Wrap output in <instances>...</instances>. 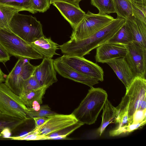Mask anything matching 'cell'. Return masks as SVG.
<instances>
[{
    "mask_svg": "<svg viewBox=\"0 0 146 146\" xmlns=\"http://www.w3.org/2000/svg\"><path fill=\"white\" fill-rule=\"evenodd\" d=\"M125 22L124 19L117 17L110 23L88 38L80 40L70 38L68 41L59 45V49L64 54L84 56L106 43Z\"/></svg>",
    "mask_w": 146,
    "mask_h": 146,
    "instance_id": "cell-1",
    "label": "cell"
},
{
    "mask_svg": "<svg viewBox=\"0 0 146 146\" xmlns=\"http://www.w3.org/2000/svg\"><path fill=\"white\" fill-rule=\"evenodd\" d=\"M107 98V92L103 89L91 88L72 113L78 121L84 124H93L102 109Z\"/></svg>",
    "mask_w": 146,
    "mask_h": 146,
    "instance_id": "cell-2",
    "label": "cell"
},
{
    "mask_svg": "<svg viewBox=\"0 0 146 146\" xmlns=\"http://www.w3.org/2000/svg\"><path fill=\"white\" fill-rule=\"evenodd\" d=\"M10 27L12 32L29 43L44 36L40 22L30 15L17 13L11 19Z\"/></svg>",
    "mask_w": 146,
    "mask_h": 146,
    "instance_id": "cell-3",
    "label": "cell"
},
{
    "mask_svg": "<svg viewBox=\"0 0 146 146\" xmlns=\"http://www.w3.org/2000/svg\"><path fill=\"white\" fill-rule=\"evenodd\" d=\"M0 43L10 55L30 60L43 58L29 43L12 32L0 29Z\"/></svg>",
    "mask_w": 146,
    "mask_h": 146,
    "instance_id": "cell-4",
    "label": "cell"
},
{
    "mask_svg": "<svg viewBox=\"0 0 146 146\" xmlns=\"http://www.w3.org/2000/svg\"><path fill=\"white\" fill-rule=\"evenodd\" d=\"M114 19L113 17L108 14H94L88 11L78 25L73 29L70 38L76 40L87 38Z\"/></svg>",
    "mask_w": 146,
    "mask_h": 146,
    "instance_id": "cell-5",
    "label": "cell"
},
{
    "mask_svg": "<svg viewBox=\"0 0 146 146\" xmlns=\"http://www.w3.org/2000/svg\"><path fill=\"white\" fill-rule=\"evenodd\" d=\"M27 107L19 96L13 92L3 82L0 83V112L1 113L25 120L28 117L25 111Z\"/></svg>",
    "mask_w": 146,
    "mask_h": 146,
    "instance_id": "cell-6",
    "label": "cell"
},
{
    "mask_svg": "<svg viewBox=\"0 0 146 146\" xmlns=\"http://www.w3.org/2000/svg\"><path fill=\"white\" fill-rule=\"evenodd\" d=\"M30 59L19 58L6 76L5 83L16 95L21 96L24 82L33 74L35 66L30 62Z\"/></svg>",
    "mask_w": 146,
    "mask_h": 146,
    "instance_id": "cell-7",
    "label": "cell"
},
{
    "mask_svg": "<svg viewBox=\"0 0 146 146\" xmlns=\"http://www.w3.org/2000/svg\"><path fill=\"white\" fill-rule=\"evenodd\" d=\"M59 57L63 62L77 71L99 81H103L104 72L102 68L84 56L64 54Z\"/></svg>",
    "mask_w": 146,
    "mask_h": 146,
    "instance_id": "cell-8",
    "label": "cell"
},
{
    "mask_svg": "<svg viewBox=\"0 0 146 146\" xmlns=\"http://www.w3.org/2000/svg\"><path fill=\"white\" fill-rule=\"evenodd\" d=\"M125 96L128 103L129 124H131L134 113L136 110L139 109L142 101L146 97V78L135 77L126 90Z\"/></svg>",
    "mask_w": 146,
    "mask_h": 146,
    "instance_id": "cell-9",
    "label": "cell"
},
{
    "mask_svg": "<svg viewBox=\"0 0 146 146\" xmlns=\"http://www.w3.org/2000/svg\"><path fill=\"white\" fill-rule=\"evenodd\" d=\"M125 46L124 57L135 77L146 78V48L134 42Z\"/></svg>",
    "mask_w": 146,
    "mask_h": 146,
    "instance_id": "cell-10",
    "label": "cell"
},
{
    "mask_svg": "<svg viewBox=\"0 0 146 146\" xmlns=\"http://www.w3.org/2000/svg\"><path fill=\"white\" fill-rule=\"evenodd\" d=\"M78 121L72 113L68 115L56 113L48 117L47 120L43 125L37 128H34L30 131L29 134L38 136L40 140H43L44 136Z\"/></svg>",
    "mask_w": 146,
    "mask_h": 146,
    "instance_id": "cell-11",
    "label": "cell"
},
{
    "mask_svg": "<svg viewBox=\"0 0 146 146\" xmlns=\"http://www.w3.org/2000/svg\"><path fill=\"white\" fill-rule=\"evenodd\" d=\"M54 65L56 71L62 77L79 82L90 87L99 83V81L82 74L63 62L58 57L53 60Z\"/></svg>",
    "mask_w": 146,
    "mask_h": 146,
    "instance_id": "cell-12",
    "label": "cell"
},
{
    "mask_svg": "<svg viewBox=\"0 0 146 146\" xmlns=\"http://www.w3.org/2000/svg\"><path fill=\"white\" fill-rule=\"evenodd\" d=\"M33 75L42 87L48 88L56 82L58 80L53 60L44 58L41 63L35 66Z\"/></svg>",
    "mask_w": 146,
    "mask_h": 146,
    "instance_id": "cell-13",
    "label": "cell"
},
{
    "mask_svg": "<svg viewBox=\"0 0 146 146\" xmlns=\"http://www.w3.org/2000/svg\"><path fill=\"white\" fill-rule=\"evenodd\" d=\"M127 50L125 46L106 42L96 48L95 60L96 62L106 63L114 59L124 57Z\"/></svg>",
    "mask_w": 146,
    "mask_h": 146,
    "instance_id": "cell-14",
    "label": "cell"
},
{
    "mask_svg": "<svg viewBox=\"0 0 146 146\" xmlns=\"http://www.w3.org/2000/svg\"><path fill=\"white\" fill-rule=\"evenodd\" d=\"M52 4L68 22L73 29L76 28L86 14L80 8H78L67 2L58 1Z\"/></svg>",
    "mask_w": 146,
    "mask_h": 146,
    "instance_id": "cell-15",
    "label": "cell"
},
{
    "mask_svg": "<svg viewBox=\"0 0 146 146\" xmlns=\"http://www.w3.org/2000/svg\"><path fill=\"white\" fill-rule=\"evenodd\" d=\"M106 63L112 69L127 89L135 77L125 57L114 59Z\"/></svg>",
    "mask_w": 146,
    "mask_h": 146,
    "instance_id": "cell-16",
    "label": "cell"
},
{
    "mask_svg": "<svg viewBox=\"0 0 146 146\" xmlns=\"http://www.w3.org/2000/svg\"><path fill=\"white\" fill-rule=\"evenodd\" d=\"M29 43L43 58H52L54 55L58 54L56 51L59 49V45L53 42L50 38H47L44 36Z\"/></svg>",
    "mask_w": 146,
    "mask_h": 146,
    "instance_id": "cell-17",
    "label": "cell"
},
{
    "mask_svg": "<svg viewBox=\"0 0 146 146\" xmlns=\"http://www.w3.org/2000/svg\"><path fill=\"white\" fill-rule=\"evenodd\" d=\"M125 24L132 35L133 42L146 48V23L133 16L125 20Z\"/></svg>",
    "mask_w": 146,
    "mask_h": 146,
    "instance_id": "cell-18",
    "label": "cell"
},
{
    "mask_svg": "<svg viewBox=\"0 0 146 146\" xmlns=\"http://www.w3.org/2000/svg\"><path fill=\"white\" fill-rule=\"evenodd\" d=\"M102 109V123L96 132L98 136H100L107 127L115 121L118 114V111L116 107L113 106L108 99Z\"/></svg>",
    "mask_w": 146,
    "mask_h": 146,
    "instance_id": "cell-19",
    "label": "cell"
},
{
    "mask_svg": "<svg viewBox=\"0 0 146 146\" xmlns=\"http://www.w3.org/2000/svg\"><path fill=\"white\" fill-rule=\"evenodd\" d=\"M18 8L0 4V29L12 32L10 24L14 15L22 11Z\"/></svg>",
    "mask_w": 146,
    "mask_h": 146,
    "instance_id": "cell-20",
    "label": "cell"
},
{
    "mask_svg": "<svg viewBox=\"0 0 146 146\" xmlns=\"http://www.w3.org/2000/svg\"><path fill=\"white\" fill-rule=\"evenodd\" d=\"M133 42V36L125 23L106 42L127 45Z\"/></svg>",
    "mask_w": 146,
    "mask_h": 146,
    "instance_id": "cell-21",
    "label": "cell"
},
{
    "mask_svg": "<svg viewBox=\"0 0 146 146\" xmlns=\"http://www.w3.org/2000/svg\"><path fill=\"white\" fill-rule=\"evenodd\" d=\"M47 89L42 87L19 96L20 98L28 108H32L33 103L36 102L40 105L42 104V98Z\"/></svg>",
    "mask_w": 146,
    "mask_h": 146,
    "instance_id": "cell-22",
    "label": "cell"
},
{
    "mask_svg": "<svg viewBox=\"0 0 146 146\" xmlns=\"http://www.w3.org/2000/svg\"><path fill=\"white\" fill-rule=\"evenodd\" d=\"M117 17L129 19L132 16V8L131 0H112Z\"/></svg>",
    "mask_w": 146,
    "mask_h": 146,
    "instance_id": "cell-23",
    "label": "cell"
},
{
    "mask_svg": "<svg viewBox=\"0 0 146 146\" xmlns=\"http://www.w3.org/2000/svg\"><path fill=\"white\" fill-rule=\"evenodd\" d=\"M83 125L78 121L74 124L44 136L43 140L65 139L67 136Z\"/></svg>",
    "mask_w": 146,
    "mask_h": 146,
    "instance_id": "cell-24",
    "label": "cell"
},
{
    "mask_svg": "<svg viewBox=\"0 0 146 146\" xmlns=\"http://www.w3.org/2000/svg\"><path fill=\"white\" fill-rule=\"evenodd\" d=\"M30 119L25 120L10 116L1 113L0 115V133L4 128L6 127H9L13 131L18 127L25 123Z\"/></svg>",
    "mask_w": 146,
    "mask_h": 146,
    "instance_id": "cell-25",
    "label": "cell"
},
{
    "mask_svg": "<svg viewBox=\"0 0 146 146\" xmlns=\"http://www.w3.org/2000/svg\"><path fill=\"white\" fill-rule=\"evenodd\" d=\"M0 4L26 11L33 14L37 12L32 7L31 0H0Z\"/></svg>",
    "mask_w": 146,
    "mask_h": 146,
    "instance_id": "cell-26",
    "label": "cell"
},
{
    "mask_svg": "<svg viewBox=\"0 0 146 146\" xmlns=\"http://www.w3.org/2000/svg\"><path fill=\"white\" fill-rule=\"evenodd\" d=\"M118 111V114L115 121L119 123L118 127L129 124L128 115V104L123 100H121L119 104L116 107Z\"/></svg>",
    "mask_w": 146,
    "mask_h": 146,
    "instance_id": "cell-27",
    "label": "cell"
},
{
    "mask_svg": "<svg viewBox=\"0 0 146 146\" xmlns=\"http://www.w3.org/2000/svg\"><path fill=\"white\" fill-rule=\"evenodd\" d=\"M91 4L98 9L100 14L115 13L112 0H91Z\"/></svg>",
    "mask_w": 146,
    "mask_h": 146,
    "instance_id": "cell-28",
    "label": "cell"
},
{
    "mask_svg": "<svg viewBox=\"0 0 146 146\" xmlns=\"http://www.w3.org/2000/svg\"><path fill=\"white\" fill-rule=\"evenodd\" d=\"M25 112L27 115L32 118L39 116L48 117L57 113L51 110L47 105L40 106V108L37 110H35L32 108L27 107Z\"/></svg>",
    "mask_w": 146,
    "mask_h": 146,
    "instance_id": "cell-29",
    "label": "cell"
},
{
    "mask_svg": "<svg viewBox=\"0 0 146 146\" xmlns=\"http://www.w3.org/2000/svg\"><path fill=\"white\" fill-rule=\"evenodd\" d=\"M146 120L136 124H129L116 129L110 131L109 133L110 136H114L126 133H129L135 130L139 129L144 126L146 124Z\"/></svg>",
    "mask_w": 146,
    "mask_h": 146,
    "instance_id": "cell-30",
    "label": "cell"
},
{
    "mask_svg": "<svg viewBox=\"0 0 146 146\" xmlns=\"http://www.w3.org/2000/svg\"><path fill=\"white\" fill-rule=\"evenodd\" d=\"M42 87L33 74L31 77L24 82L21 96Z\"/></svg>",
    "mask_w": 146,
    "mask_h": 146,
    "instance_id": "cell-31",
    "label": "cell"
},
{
    "mask_svg": "<svg viewBox=\"0 0 146 146\" xmlns=\"http://www.w3.org/2000/svg\"><path fill=\"white\" fill-rule=\"evenodd\" d=\"M131 3L133 16L146 23V6L136 3L132 1Z\"/></svg>",
    "mask_w": 146,
    "mask_h": 146,
    "instance_id": "cell-32",
    "label": "cell"
},
{
    "mask_svg": "<svg viewBox=\"0 0 146 146\" xmlns=\"http://www.w3.org/2000/svg\"><path fill=\"white\" fill-rule=\"evenodd\" d=\"M33 9L36 12L44 13L50 8V0H31Z\"/></svg>",
    "mask_w": 146,
    "mask_h": 146,
    "instance_id": "cell-33",
    "label": "cell"
},
{
    "mask_svg": "<svg viewBox=\"0 0 146 146\" xmlns=\"http://www.w3.org/2000/svg\"><path fill=\"white\" fill-rule=\"evenodd\" d=\"M146 120V109L138 110L134 113L131 124H136Z\"/></svg>",
    "mask_w": 146,
    "mask_h": 146,
    "instance_id": "cell-34",
    "label": "cell"
},
{
    "mask_svg": "<svg viewBox=\"0 0 146 146\" xmlns=\"http://www.w3.org/2000/svg\"><path fill=\"white\" fill-rule=\"evenodd\" d=\"M10 58L9 54L0 43V62L5 64Z\"/></svg>",
    "mask_w": 146,
    "mask_h": 146,
    "instance_id": "cell-35",
    "label": "cell"
},
{
    "mask_svg": "<svg viewBox=\"0 0 146 146\" xmlns=\"http://www.w3.org/2000/svg\"><path fill=\"white\" fill-rule=\"evenodd\" d=\"M35 125V128H37L43 125L47 121L48 117L39 116L33 118Z\"/></svg>",
    "mask_w": 146,
    "mask_h": 146,
    "instance_id": "cell-36",
    "label": "cell"
},
{
    "mask_svg": "<svg viewBox=\"0 0 146 146\" xmlns=\"http://www.w3.org/2000/svg\"><path fill=\"white\" fill-rule=\"evenodd\" d=\"M11 129L9 127L4 128L0 133V137L5 139H9L11 134Z\"/></svg>",
    "mask_w": 146,
    "mask_h": 146,
    "instance_id": "cell-37",
    "label": "cell"
},
{
    "mask_svg": "<svg viewBox=\"0 0 146 146\" xmlns=\"http://www.w3.org/2000/svg\"><path fill=\"white\" fill-rule=\"evenodd\" d=\"M82 0H50V3L51 4L56 1H61L69 3L78 8H80L79 3Z\"/></svg>",
    "mask_w": 146,
    "mask_h": 146,
    "instance_id": "cell-38",
    "label": "cell"
},
{
    "mask_svg": "<svg viewBox=\"0 0 146 146\" xmlns=\"http://www.w3.org/2000/svg\"><path fill=\"white\" fill-rule=\"evenodd\" d=\"M132 1L144 6H146V0H131Z\"/></svg>",
    "mask_w": 146,
    "mask_h": 146,
    "instance_id": "cell-39",
    "label": "cell"
},
{
    "mask_svg": "<svg viewBox=\"0 0 146 146\" xmlns=\"http://www.w3.org/2000/svg\"><path fill=\"white\" fill-rule=\"evenodd\" d=\"M146 109V97H145L142 101L139 110H144Z\"/></svg>",
    "mask_w": 146,
    "mask_h": 146,
    "instance_id": "cell-40",
    "label": "cell"
},
{
    "mask_svg": "<svg viewBox=\"0 0 146 146\" xmlns=\"http://www.w3.org/2000/svg\"><path fill=\"white\" fill-rule=\"evenodd\" d=\"M6 75L3 72L0 68V83L5 81V78L6 77Z\"/></svg>",
    "mask_w": 146,
    "mask_h": 146,
    "instance_id": "cell-41",
    "label": "cell"
},
{
    "mask_svg": "<svg viewBox=\"0 0 146 146\" xmlns=\"http://www.w3.org/2000/svg\"><path fill=\"white\" fill-rule=\"evenodd\" d=\"M0 115H1V113H0Z\"/></svg>",
    "mask_w": 146,
    "mask_h": 146,
    "instance_id": "cell-42",
    "label": "cell"
},
{
    "mask_svg": "<svg viewBox=\"0 0 146 146\" xmlns=\"http://www.w3.org/2000/svg\"></svg>",
    "mask_w": 146,
    "mask_h": 146,
    "instance_id": "cell-43",
    "label": "cell"
}]
</instances>
